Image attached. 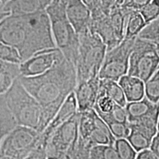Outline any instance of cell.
Segmentation results:
<instances>
[{"mask_svg": "<svg viewBox=\"0 0 159 159\" xmlns=\"http://www.w3.org/2000/svg\"><path fill=\"white\" fill-rule=\"evenodd\" d=\"M139 12L142 15L146 24L158 19L159 0H152L150 3L139 10Z\"/></svg>", "mask_w": 159, "mask_h": 159, "instance_id": "cell-32", "label": "cell"}, {"mask_svg": "<svg viewBox=\"0 0 159 159\" xmlns=\"http://www.w3.org/2000/svg\"><path fill=\"white\" fill-rule=\"evenodd\" d=\"M99 77L77 82L74 90L78 112L94 108L98 94Z\"/></svg>", "mask_w": 159, "mask_h": 159, "instance_id": "cell-13", "label": "cell"}, {"mask_svg": "<svg viewBox=\"0 0 159 159\" xmlns=\"http://www.w3.org/2000/svg\"><path fill=\"white\" fill-rule=\"evenodd\" d=\"M79 47L75 63L77 83L98 77L107 47L97 34L87 30L78 35Z\"/></svg>", "mask_w": 159, "mask_h": 159, "instance_id": "cell-5", "label": "cell"}, {"mask_svg": "<svg viewBox=\"0 0 159 159\" xmlns=\"http://www.w3.org/2000/svg\"><path fill=\"white\" fill-rule=\"evenodd\" d=\"M136 38L123 39L114 48L106 51L102 64L99 69V79L118 80L127 75L128 69L129 57Z\"/></svg>", "mask_w": 159, "mask_h": 159, "instance_id": "cell-8", "label": "cell"}, {"mask_svg": "<svg viewBox=\"0 0 159 159\" xmlns=\"http://www.w3.org/2000/svg\"><path fill=\"white\" fill-rule=\"evenodd\" d=\"M16 121L5 102L4 94L0 96V144L2 139L16 126Z\"/></svg>", "mask_w": 159, "mask_h": 159, "instance_id": "cell-22", "label": "cell"}, {"mask_svg": "<svg viewBox=\"0 0 159 159\" xmlns=\"http://www.w3.org/2000/svg\"><path fill=\"white\" fill-rule=\"evenodd\" d=\"M0 41L16 49L21 62L35 53L56 47L46 11L6 16L0 21Z\"/></svg>", "mask_w": 159, "mask_h": 159, "instance_id": "cell-2", "label": "cell"}, {"mask_svg": "<svg viewBox=\"0 0 159 159\" xmlns=\"http://www.w3.org/2000/svg\"><path fill=\"white\" fill-rule=\"evenodd\" d=\"M21 76L19 63L0 61V96L3 95L14 82Z\"/></svg>", "mask_w": 159, "mask_h": 159, "instance_id": "cell-20", "label": "cell"}, {"mask_svg": "<svg viewBox=\"0 0 159 159\" xmlns=\"http://www.w3.org/2000/svg\"><path fill=\"white\" fill-rule=\"evenodd\" d=\"M129 123H134L144 117L159 115V103L151 102L146 97L134 102H127L125 107Z\"/></svg>", "mask_w": 159, "mask_h": 159, "instance_id": "cell-16", "label": "cell"}, {"mask_svg": "<svg viewBox=\"0 0 159 159\" xmlns=\"http://www.w3.org/2000/svg\"><path fill=\"white\" fill-rule=\"evenodd\" d=\"M23 86L36 99L42 108V133L67 97L77 85L75 66L64 57H61L49 70L35 77L20 76Z\"/></svg>", "mask_w": 159, "mask_h": 159, "instance_id": "cell-1", "label": "cell"}, {"mask_svg": "<svg viewBox=\"0 0 159 159\" xmlns=\"http://www.w3.org/2000/svg\"><path fill=\"white\" fill-rule=\"evenodd\" d=\"M77 112V105L73 91L67 97L50 122L46 127L43 132L41 133V142L47 144V142L55 130Z\"/></svg>", "mask_w": 159, "mask_h": 159, "instance_id": "cell-14", "label": "cell"}, {"mask_svg": "<svg viewBox=\"0 0 159 159\" xmlns=\"http://www.w3.org/2000/svg\"><path fill=\"white\" fill-rule=\"evenodd\" d=\"M63 2H65V1H66V0H63Z\"/></svg>", "mask_w": 159, "mask_h": 159, "instance_id": "cell-45", "label": "cell"}, {"mask_svg": "<svg viewBox=\"0 0 159 159\" xmlns=\"http://www.w3.org/2000/svg\"><path fill=\"white\" fill-rule=\"evenodd\" d=\"M89 29L91 33L97 34L106 46L107 50L114 48L120 43L115 35L108 14L103 11L91 13Z\"/></svg>", "mask_w": 159, "mask_h": 159, "instance_id": "cell-12", "label": "cell"}, {"mask_svg": "<svg viewBox=\"0 0 159 159\" xmlns=\"http://www.w3.org/2000/svg\"><path fill=\"white\" fill-rule=\"evenodd\" d=\"M144 97L151 102L159 103V71L144 82Z\"/></svg>", "mask_w": 159, "mask_h": 159, "instance_id": "cell-27", "label": "cell"}, {"mask_svg": "<svg viewBox=\"0 0 159 159\" xmlns=\"http://www.w3.org/2000/svg\"><path fill=\"white\" fill-rule=\"evenodd\" d=\"M52 0H10L5 4L9 14L29 15L45 11Z\"/></svg>", "mask_w": 159, "mask_h": 159, "instance_id": "cell-15", "label": "cell"}, {"mask_svg": "<svg viewBox=\"0 0 159 159\" xmlns=\"http://www.w3.org/2000/svg\"><path fill=\"white\" fill-rule=\"evenodd\" d=\"M111 134L115 139H126L130 133V124L122 123L116 121H110L105 122Z\"/></svg>", "mask_w": 159, "mask_h": 159, "instance_id": "cell-33", "label": "cell"}, {"mask_svg": "<svg viewBox=\"0 0 159 159\" xmlns=\"http://www.w3.org/2000/svg\"><path fill=\"white\" fill-rule=\"evenodd\" d=\"M5 4V3L2 2L0 1V21H1L3 19H5L6 16L10 15L8 12L6 11Z\"/></svg>", "mask_w": 159, "mask_h": 159, "instance_id": "cell-40", "label": "cell"}, {"mask_svg": "<svg viewBox=\"0 0 159 159\" xmlns=\"http://www.w3.org/2000/svg\"><path fill=\"white\" fill-rule=\"evenodd\" d=\"M151 1L152 0H124L122 3L119 5L125 8L139 11V10L150 3Z\"/></svg>", "mask_w": 159, "mask_h": 159, "instance_id": "cell-34", "label": "cell"}, {"mask_svg": "<svg viewBox=\"0 0 159 159\" xmlns=\"http://www.w3.org/2000/svg\"><path fill=\"white\" fill-rule=\"evenodd\" d=\"M105 122L110 121H116V122L122 123H128V117H127L126 111L125 107L116 104L113 110L109 114L98 115Z\"/></svg>", "mask_w": 159, "mask_h": 159, "instance_id": "cell-31", "label": "cell"}, {"mask_svg": "<svg viewBox=\"0 0 159 159\" xmlns=\"http://www.w3.org/2000/svg\"><path fill=\"white\" fill-rule=\"evenodd\" d=\"M115 140L116 139L111 134L108 127L97 114L96 126L86 141L93 147L96 145H114Z\"/></svg>", "mask_w": 159, "mask_h": 159, "instance_id": "cell-19", "label": "cell"}, {"mask_svg": "<svg viewBox=\"0 0 159 159\" xmlns=\"http://www.w3.org/2000/svg\"><path fill=\"white\" fill-rule=\"evenodd\" d=\"M116 0H101V5H102L103 11L106 14H108L111 7L116 4Z\"/></svg>", "mask_w": 159, "mask_h": 159, "instance_id": "cell-39", "label": "cell"}, {"mask_svg": "<svg viewBox=\"0 0 159 159\" xmlns=\"http://www.w3.org/2000/svg\"><path fill=\"white\" fill-rule=\"evenodd\" d=\"M136 159H159V157L154 154L150 149H145L137 152Z\"/></svg>", "mask_w": 159, "mask_h": 159, "instance_id": "cell-37", "label": "cell"}, {"mask_svg": "<svg viewBox=\"0 0 159 159\" xmlns=\"http://www.w3.org/2000/svg\"><path fill=\"white\" fill-rule=\"evenodd\" d=\"M92 148L88 141L78 136L74 150L64 156V159H90L91 149Z\"/></svg>", "mask_w": 159, "mask_h": 159, "instance_id": "cell-25", "label": "cell"}, {"mask_svg": "<svg viewBox=\"0 0 159 159\" xmlns=\"http://www.w3.org/2000/svg\"><path fill=\"white\" fill-rule=\"evenodd\" d=\"M126 139L137 152L145 149H149L151 140H152V139L145 135L144 133L139 130L138 129L130 125V133Z\"/></svg>", "mask_w": 159, "mask_h": 159, "instance_id": "cell-24", "label": "cell"}, {"mask_svg": "<svg viewBox=\"0 0 159 159\" xmlns=\"http://www.w3.org/2000/svg\"><path fill=\"white\" fill-rule=\"evenodd\" d=\"M19 77L4 94L5 102L18 125L28 127L40 133L42 108L39 102L23 86Z\"/></svg>", "mask_w": 159, "mask_h": 159, "instance_id": "cell-4", "label": "cell"}, {"mask_svg": "<svg viewBox=\"0 0 159 159\" xmlns=\"http://www.w3.org/2000/svg\"><path fill=\"white\" fill-rule=\"evenodd\" d=\"M90 159H97V158H94V157L90 156Z\"/></svg>", "mask_w": 159, "mask_h": 159, "instance_id": "cell-44", "label": "cell"}, {"mask_svg": "<svg viewBox=\"0 0 159 159\" xmlns=\"http://www.w3.org/2000/svg\"><path fill=\"white\" fill-rule=\"evenodd\" d=\"M81 1L89 9V11H91V14L103 11L102 5H101V0H81Z\"/></svg>", "mask_w": 159, "mask_h": 159, "instance_id": "cell-36", "label": "cell"}, {"mask_svg": "<svg viewBox=\"0 0 159 159\" xmlns=\"http://www.w3.org/2000/svg\"><path fill=\"white\" fill-rule=\"evenodd\" d=\"M99 89L110 97L116 104L122 107H125L127 100L123 91L119 83L110 80L99 79Z\"/></svg>", "mask_w": 159, "mask_h": 159, "instance_id": "cell-21", "label": "cell"}, {"mask_svg": "<svg viewBox=\"0 0 159 159\" xmlns=\"http://www.w3.org/2000/svg\"><path fill=\"white\" fill-rule=\"evenodd\" d=\"M127 102L142 99L144 97V83L137 77L125 75L119 80Z\"/></svg>", "mask_w": 159, "mask_h": 159, "instance_id": "cell-17", "label": "cell"}, {"mask_svg": "<svg viewBox=\"0 0 159 159\" xmlns=\"http://www.w3.org/2000/svg\"><path fill=\"white\" fill-rule=\"evenodd\" d=\"M130 11L132 10L125 8L121 5L115 4L109 11V19H110L115 35L119 42H121L124 39L127 19H128Z\"/></svg>", "mask_w": 159, "mask_h": 159, "instance_id": "cell-18", "label": "cell"}, {"mask_svg": "<svg viewBox=\"0 0 159 159\" xmlns=\"http://www.w3.org/2000/svg\"><path fill=\"white\" fill-rule=\"evenodd\" d=\"M41 134L28 127L16 125L0 144V159H24L37 148Z\"/></svg>", "mask_w": 159, "mask_h": 159, "instance_id": "cell-7", "label": "cell"}, {"mask_svg": "<svg viewBox=\"0 0 159 159\" xmlns=\"http://www.w3.org/2000/svg\"><path fill=\"white\" fill-rule=\"evenodd\" d=\"M0 1L3 3H6V2H7L8 1H10V0H0Z\"/></svg>", "mask_w": 159, "mask_h": 159, "instance_id": "cell-43", "label": "cell"}, {"mask_svg": "<svg viewBox=\"0 0 159 159\" xmlns=\"http://www.w3.org/2000/svg\"><path fill=\"white\" fill-rule=\"evenodd\" d=\"M47 159H64V156L47 152Z\"/></svg>", "mask_w": 159, "mask_h": 159, "instance_id": "cell-41", "label": "cell"}, {"mask_svg": "<svg viewBox=\"0 0 159 159\" xmlns=\"http://www.w3.org/2000/svg\"><path fill=\"white\" fill-rule=\"evenodd\" d=\"M123 1H124V0H116V5H121V4L122 3Z\"/></svg>", "mask_w": 159, "mask_h": 159, "instance_id": "cell-42", "label": "cell"}, {"mask_svg": "<svg viewBox=\"0 0 159 159\" xmlns=\"http://www.w3.org/2000/svg\"><path fill=\"white\" fill-rule=\"evenodd\" d=\"M149 149L159 157V132L157 133L152 139Z\"/></svg>", "mask_w": 159, "mask_h": 159, "instance_id": "cell-38", "label": "cell"}, {"mask_svg": "<svg viewBox=\"0 0 159 159\" xmlns=\"http://www.w3.org/2000/svg\"><path fill=\"white\" fill-rule=\"evenodd\" d=\"M159 67V45L136 37L130 57L127 75L146 82Z\"/></svg>", "mask_w": 159, "mask_h": 159, "instance_id": "cell-6", "label": "cell"}, {"mask_svg": "<svg viewBox=\"0 0 159 159\" xmlns=\"http://www.w3.org/2000/svg\"><path fill=\"white\" fill-rule=\"evenodd\" d=\"M65 11L67 19L77 35L89 30L91 11L81 0H66Z\"/></svg>", "mask_w": 159, "mask_h": 159, "instance_id": "cell-11", "label": "cell"}, {"mask_svg": "<svg viewBox=\"0 0 159 159\" xmlns=\"http://www.w3.org/2000/svg\"><path fill=\"white\" fill-rule=\"evenodd\" d=\"M63 56L56 47L35 53L19 64L21 76L35 77L43 74Z\"/></svg>", "mask_w": 159, "mask_h": 159, "instance_id": "cell-10", "label": "cell"}, {"mask_svg": "<svg viewBox=\"0 0 159 159\" xmlns=\"http://www.w3.org/2000/svg\"><path fill=\"white\" fill-rule=\"evenodd\" d=\"M114 147L119 159H136L137 152L126 139H116Z\"/></svg>", "mask_w": 159, "mask_h": 159, "instance_id": "cell-28", "label": "cell"}, {"mask_svg": "<svg viewBox=\"0 0 159 159\" xmlns=\"http://www.w3.org/2000/svg\"><path fill=\"white\" fill-rule=\"evenodd\" d=\"M137 37L159 45V19L146 24Z\"/></svg>", "mask_w": 159, "mask_h": 159, "instance_id": "cell-26", "label": "cell"}, {"mask_svg": "<svg viewBox=\"0 0 159 159\" xmlns=\"http://www.w3.org/2000/svg\"><path fill=\"white\" fill-rule=\"evenodd\" d=\"M145 25L146 23L139 11H130L127 19L125 36L123 39H131L136 38L139 32L142 30Z\"/></svg>", "mask_w": 159, "mask_h": 159, "instance_id": "cell-23", "label": "cell"}, {"mask_svg": "<svg viewBox=\"0 0 159 159\" xmlns=\"http://www.w3.org/2000/svg\"><path fill=\"white\" fill-rule=\"evenodd\" d=\"M90 156L97 159H119L114 145H96L91 149Z\"/></svg>", "mask_w": 159, "mask_h": 159, "instance_id": "cell-29", "label": "cell"}, {"mask_svg": "<svg viewBox=\"0 0 159 159\" xmlns=\"http://www.w3.org/2000/svg\"><path fill=\"white\" fill-rule=\"evenodd\" d=\"M46 147L47 144L40 140L37 148L24 159H47Z\"/></svg>", "mask_w": 159, "mask_h": 159, "instance_id": "cell-35", "label": "cell"}, {"mask_svg": "<svg viewBox=\"0 0 159 159\" xmlns=\"http://www.w3.org/2000/svg\"><path fill=\"white\" fill-rule=\"evenodd\" d=\"M46 12L49 19L55 47L67 61L75 65L78 53L79 36L67 19L65 2L63 0H52Z\"/></svg>", "mask_w": 159, "mask_h": 159, "instance_id": "cell-3", "label": "cell"}, {"mask_svg": "<svg viewBox=\"0 0 159 159\" xmlns=\"http://www.w3.org/2000/svg\"><path fill=\"white\" fill-rule=\"evenodd\" d=\"M79 112L57 128L47 142V152L65 156L69 149L74 148L79 136Z\"/></svg>", "mask_w": 159, "mask_h": 159, "instance_id": "cell-9", "label": "cell"}, {"mask_svg": "<svg viewBox=\"0 0 159 159\" xmlns=\"http://www.w3.org/2000/svg\"><path fill=\"white\" fill-rule=\"evenodd\" d=\"M0 61L19 64L21 63V58L16 49L2 41H0Z\"/></svg>", "mask_w": 159, "mask_h": 159, "instance_id": "cell-30", "label": "cell"}]
</instances>
